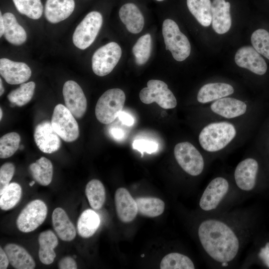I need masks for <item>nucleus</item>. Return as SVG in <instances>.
Listing matches in <instances>:
<instances>
[{"mask_svg": "<svg viewBox=\"0 0 269 269\" xmlns=\"http://www.w3.org/2000/svg\"><path fill=\"white\" fill-rule=\"evenodd\" d=\"M198 236L206 254L223 266L232 262L240 249V239L229 223L219 219L202 221L198 229Z\"/></svg>", "mask_w": 269, "mask_h": 269, "instance_id": "1", "label": "nucleus"}, {"mask_svg": "<svg viewBox=\"0 0 269 269\" xmlns=\"http://www.w3.org/2000/svg\"><path fill=\"white\" fill-rule=\"evenodd\" d=\"M236 130L227 122H214L204 127L200 132L198 140L205 150L214 152L227 146L235 138Z\"/></svg>", "mask_w": 269, "mask_h": 269, "instance_id": "2", "label": "nucleus"}, {"mask_svg": "<svg viewBox=\"0 0 269 269\" xmlns=\"http://www.w3.org/2000/svg\"><path fill=\"white\" fill-rule=\"evenodd\" d=\"M125 100V94L120 89H111L105 92L98 99L95 107L97 120L104 124L112 123L118 117Z\"/></svg>", "mask_w": 269, "mask_h": 269, "instance_id": "3", "label": "nucleus"}, {"mask_svg": "<svg viewBox=\"0 0 269 269\" xmlns=\"http://www.w3.org/2000/svg\"><path fill=\"white\" fill-rule=\"evenodd\" d=\"M162 31L166 50H169L177 61L186 59L190 54L191 46L177 23L172 19H165L162 24Z\"/></svg>", "mask_w": 269, "mask_h": 269, "instance_id": "4", "label": "nucleus"}, {"mask_svg": "<svg viewBox=\"0 0 269 269\" xmlns=\"http://www.w3.org/2000/svg\"><path fill=\"white\" fill-rule=\"evenodd\" d=\"M103 23L101 14L96 11L88 13L76 27L73 34V42L78 48L84 50L95 40Z\"/></svg>", "mask_w": 269, "mask_h": 269, "instance_id": "5", "label": "nucleus"}, {"mask_svg": "<svg viewBox=\"0 0 269 269\" xmlns=\"http://www.w3.org/2000/svg\"><path fill=\"white\" fill-rule=\"evenodd\" d=\"M140 101L145 104L156 102L164 109L174 108L177 100L173 93L168 89L167 85L158 80H150L147 87L141 90L139 94Z\"/></svg>", "mask_w": 269, "mask_h": 269, "instance_id": "6", "label": "nucleus"}, {"mask_svg": "<svg viewBox=\"0 0 269 269\" xmlns=\"http://www.w3.org/2000/svg\"><path fill=\"white\" fill-rule=\"evenodd\" d=\"M51 123L54 130L63 140L72 142L79 137V126L75 118L62 104L55 107Z\"/></svg>", "mask_w": 269, "mask_h": 269, "instance_id": "7", "label": "nucleus"}, {"mask_svg": "<svg viewBox=\"0 0 269 269\" xmlns=\"http://www.w3.org/2000/svg\"><path fill=\"white\" fill-rule=\"evenodd\" d=\"M174 155L178 164L188 174L196 176L202 172L204 167L203 157L190 142L185 141L176 144Z\"/></svg>", "mask_w": 269, "mask_h": 269, "instance_id": "8", "label": "nucleus"}, {"mask_svg": "<svg viewBox=\"0 0 269 269\" xmlns=\"http://www.w3.org/2000/svg\"><path fill=\"white\" fill-rule=\"evenodd\" d=\"M121 55V48L116 42H111L100 47L92 56L94 73L101 77L109 74L118 64Z\"/></svg>", "mask_w": 269, "mask_h": 269, "instance_id": "9", "label": "nucleus"}, {"mask_svg": "<svg viewBox=\"0 0 269 269\" xmlns=\"http://www.w3.org/2000/svg\"><path fill=\"white\" fill-rule=\"evenodd\" d=\"M47 207L42 200L35 199L29 202L21 210L16 219V226L23 233L33 231L45 221Z\"/></svg>", "mask_w": 269, "mask_h": 269, "instance_id": "10", "label": "nucleus"}, {"mask_svg": "<svg viewBox=\"0 0 269 269\" xmlns=\"http://www.w3.org/2000/svg\"><path fill=\"white\" fill-rule=\"evenodd\" d=\"M229 189L228 180L223 177L213 179L208 184L199 201V206L204 211L215 209L227 195Z\"/></svg>", "mask_w": 269, "mask_h": 269, "instance_id": "11", "label": "nucleus"}, {"mask_svg": "<svg viewBox=\"0 0 269 269\" xmlns=\"http://www.w3.org/2000/svg\"><path fill=\"white\" fill-rule=\"evenodd\" d=\"M63 96L66 107L76 119H80L85 115L87 102L81 87L72 80L66 81L63 87Z\"/></svg>", "mask_w": 269, "mask_h": 269, "instance_id": "12", "label": "nucleus"}, {"mask_svg": "<svg viewBox=\"0 0 269 269\" xmlns=\"http://www.w3.org/2000/svg\"><path fill=\"white\" fill-rule=\"evenodd\" d=\"M60 137L54 130L51 122L44 120L35 128L34 139L38 148L43 152L52 153L60 147Z\"/></svg>", "mask_w": 269, "mask_h": 269, "instance_id": "13", "label": "nucleus"}, {"mask_svg": "<svg viewBox=\"0 0 269 269\" xmlns=\"http://www.w3.org/2000/svg\"><path fill=\"white\" fill-rule=\"evenodd\" d=\"M235 61L239 67L247 69L257 75H264L267 70L265 60L252 46H245L239 49L235 56Z\"/></svg>", "mask_w": 269, "mask_h": 269, "instance_id": "14", "label": "nucleus"}, {"mask_svg": "<svg viewBox=\"0 0 269 269\" xmlns=\"http://www.w3.org/2000/svg\"><path fill=\"white\" fill-rule=\"evenodd\" d=\"M258 169V163L254 158H247L240 161L234 171L235 181L238 187L245 191L252 190L256 185Z\"/></svg>", "mask_w": 269, "mask_h": 269, "instance_id": "15", "label": "nucleus"}, {"mask_svg": "<svg viewBox=\"0 0 269 269\" xmlns=\"http://www.w3.org/2000/svg\"><path fill=\"white\" fill-rule=\"evenodd\" d=\"M0 74L8 84L17 85L27 81L31 71L25 63L3 58L0 59Z\"/></svg>", "mask_w": 269, "mask_h": 269, "instance_id": "16", "label": "nucleus"}, {"mask_svg": "<svg viewBox=\"0 0 269 269\" xmlns=\"http://www.w3.org/2000/svg\"><path fill=\"white\" fill-rule=\"evenodd\" d=\"M115 202L117 216L122 222L129 223L134 219L138 212L137 206L127 189L123 187L117 189Z\"/></svg>", "mask_w": 269, "mask_h": 269, "instance_id": "17", "label": "nucleus"}, {"mask_svg": "<svg viewBox=\"0 0 269 269\" xmlns=\"http://www.w3.org/2000/svg\"><path fill=\"white\" fill-rule=\"evenodd\" d=\"M214 113L227 119L241 116L247 111V104L239 99L224 97L214 101L210 106Z\"/></svg>", "mask_w": 269, "mask_h": 269, "instance_id": "18", "label": "nucleus"}, {"mask_svg": "<svg viewBox=\"0 0 269 269\" xmlns=\"http://www.w3.org/2000/svg\"><path fill=\"white\" fill-rule=\"evenodd\" d=\"M230 8V2L225 0H213L211 5V23L216 33L224 34L230 29L232 24Z\"/></svg>", "mask_w": 269, "mask_h": 269, "instance_id": "19", "label": "nucleus"}, {"mask_svg": "<svg viewBox=\"0 0 269 269\" xmlns=\"http://www.w3.org/2000/svg\"><path fill=\"white\" fill-rule=\"evenodd\" d=\"M75 8L74 0H47L44 14L46 19L56 23L67 18Z\"/></svg>", "mask_w": 269, "mask_h": 269, "instance_id": "20", "label": "nucleus"}, {"mask_svg": "<svg viewBox=\"0 0 269 269\" xmlns=\"http://www.w3.org/2000/svg\"><path fill=\"white\" fill-rule=\"evenodd\" d=\"M52 222L54 231L61 240L69 242L75 239L76 229L64 209L57 207L54 210Z\"/></svg>", "mask_w": 269, "mask_h": 269, "instance_id": "21", "label": "nucleus"}, {"mask_svg": "<svg viewBox=\"0 0 269 269\" xmlns=\"http://www.w3.org/2000/svg\"><path fill=\"white\" fill-rule=\"evenodd\" d=\"M4 251L6 253L10 264L16 269H33L35 262L22 247L13 243L6 244Z\"/></svg>", "mask_w": 269, "mask_h": 269, "instance_id": "22", "label": "nucleus"}, {"mask_svg": "<svg viewBox=\"0 0 269 269\" xmlns=\"http://www.w3.org/2000/svg\"><path fill=\"white\" fill-rule=\"evenodd\" d=\"M119 16L122 22L130 32L139 33L144 26L143 16L135 4L127 3L120 8Z\"/></svg>", "mask_w": 269, "mask_h": 269, "instance_id": "23", "label": "nucleus"}, {"mask_svg": "<svg viewBox=\"0 0 269 269\" xmlns=\"http://www.w3.org/2000/svg\"><path fill=\"white\" fill-rule=\"evenodd\" d=\"M231 85L221 82L210 83L203 85L199 90L197 99L201 103L205 104L227 97L234 93Z\"/></svg>", "mask_w": 269, "mask_h": 269, "instance_id": "24", "label": "nucleus"}, {"mask_svg": "<svg viewBox=\"0 0 269 269\" xmlns=\"http://www.w3.org/2000/svg\"><path fill=\"white\" fill-rule=\"evenodd\" d=\"M38 241L39 245L38 256L44 265L52 264L56 256L54 249L58 245V240L54 232L50 230L40 233Z\"/></svg>", "mask_w": 269, "mask_h": 269, "instance_id": "25", "label": "nucleus"}, {"mask_svg": "<svg viewBox=\"0 0 269 269\" xmlns=\"http://www.w3.org/2000/svg\"><path fill=\"white\" fill-rule=\"evenodd\" d=\"M4 32L3 36L10 43L19 45L26 40V33L22 26L17 21L15 16L10 12L3 14Z\"/></svg>", "mask_w": 269, "mask_h": 269, "instance_id": "26", "label": "nucleus"}, {"mask_svg": "<svg viewBox=\"0 0 269 269\" xmlns=\"http://www.w3.org/2000/svg\"><path fill=\"white\" fill-rule=\"evenodd\" d=\"M33 178L40 185L47 186L52 181L53 168L52 162L45 157H41L29 166Z\"/></svg>", "mask_w": 269, "mask_h": 269, "instance_id": "27", "label": "nucleus"}, {"mask_svg": "<svg viewBox=\"0 0 269 269\" xmlns=\"http://www.w3.org/2000/svg\"><path fill=\"white\" fill-rule=\"evenodd\" d=\"M100 223L98 214L92 209L84 211L79 216L77 223V232L83 238L92 237L98 230Z\"/></svg>", "mask_w": 269, "mask_h": 269, "instance_id": "28", "label": "nucleus"}, {"mask_svg": "<svg viewBox=\"0 0 269 269\" xmlns=\"http://www.w3.org/2000/svg\"><path fill=\"white\" fill-rule=\"evenodd\" d=\"M210 0H187L190 12L203 26H209L212 22Z\"/></svg>", "mask_w": 269, "mask_h": 269, "instance_id": "29", "label": "nucleus"}, {"mask_svg": "<svg viewBox=\"0 0 269 269\" xmlns=\"http://www.w3.org/2000/svg\"><path fill=\"white\" fill-rule=\"evenodd\" d=\"M135 200L138 212L143 216L153 218L160 215L164 212L165 203L158 198L141 197Z\"/></svg>", "mask_w": 269, "mask_h": 269, "instance_id": "30", "label": "nucleus"}, {"mask_svg": "<svg viewBox=\"0 0 269 269\" xmlns=\"http://www.w3.org/2000/svg\"><path fill=\"white\" fill-rule=\"evenodd\" d=\"M85 194L93 209L102 208L106 201V190L101 181L96 179L90 180L86 185Z\"/></svg>", "mask_w": 269, "mask_h": 269, "instance_id": "31", "label": "nucleus"}, {"mask_svg": "<svg viewBox=\"0 0 269 269\" xmlns=\"http://www.w3.org/2000/svg\"><path fill=\"white\" fill-rule=\"evenodd\" d=\"M0 195V209L4 211L9 210L19 202L22 196V189L18 183H10Z\"/></svg>", "mask_w": 269, "mask_h": 269, "instance_id": "32", "label": "nucleus"}, {"mask_svg": "<svg viewBox=\"0 0 269 269\" xmlns=\"http://www.w3.org/2000/svg\"><path fill=\"white\" fill-rule=\"evenodd\" d=\"M35 88V84L33 81L23 83L18 88L11 91L8 94L7 99L14 105L23 106L31 100Z\"/></svg>", "mask_w": 269, "mask_h": 269, "instance_id": "33", "label": "nucleus"}, {"mask_svg": "<svg viewBox=\"0 0 269 269\" xmlns=\"http://www.w3.org/2000/svg\"><path fill=\"white\" fill-rule=\"evenodd\" d=\"M161 269H194L192 261L187 256L178 253H171L165 255L162 259Z\"/></svg>", "mask_w": 269, "mask_h": 269, "instance_id": "34", "label": "nucleus"}, {"mask_svg": "<svg viewBox=\"0 0 269 269\" xmlns=\"http://www.w3.org/2000/svg\"><path fill=\"white\" fill-rule=\"evenodd\" d=\"M17 11L33 19H39L43 13L41 0H12Z\"/></svg>", "mask_w": 269, "mask_h": 269, "instance_id": "35", "label": "nucleus"}, {"mask_svg": "<svg viewBox=\"0 0 269 269\" xmlns=\"http://www.w3.org/2000/svg\"><path fill=\"white\" fill-rule=\"evenodd\" d=\"M151 49V38L149 34L141 36L134 45L132 51L137 64L142 65L148 60Z\"/></svg>", "mask_w": 269, "mask_h": 269, "instance_id": "36", "label": "nucleus"}, {"mask_svg": "<svg viewBox=\"0 0 269 269\" xmlns=\"http://www.w3.org/2000/svg\"><path fill=\"white\" fill-rule=\"evenodd\" d=\"M20 136L15 132H10L0 138V157L6 158L11 156L19 148Z\"/></svg>", "mask_w": 269, "mask_h": 269, "instance_id": "37", "label": "nucleus"}, {"mask_svg": "<svg viewBox=\"0 0 269 269\" xmlns=\"http://www.w3.org/2000/svg\"><path fill=\"white\" fill-rule=\"evenodd\" d=\"M253 47L269 60V32L264 29L255 31L251 36Z\"/></svg>", "mask_w": 269, "mask_h": 269, "instance_id": "38", "label": "nucleus"}, {"mask_svg": "<svg viewBox=\"0 0 269 269\" xmlns=\"http://www.w3.org/2000/svg\"><path fill=\"white\" fill-rule=\"evenodd\" d=\"M15 171L12 163L6 162L0 168V193L9 184Z\"/></svg>", "mask_w": 269, "mask_h": 269, "instance_id": "39", "label": "nucleus"}, {"mask_svg": "<svg viewBox=\"0 0 269 269\" xmlns=\"http://www.w3.org/2000/svg\"><path fill=\"white\" fill-rule=\"evenodd\" d=\"M133 148L137 150L143 155V152L148 154L156 152L158 147V144L153 141L145 139H135L133 143Z\"/></svg>", "mask_w": 269, "mask_h": 269, "instance_id": "40", "label": "nucleus"}, {"mask_svg": "<svg viewBox=\"0 0 269 269\" xmlns=\"http://www.w3.org/2000/svg\"><path fill=\"white\" fill-rule=\"evenodd\" d=\"M58 267L59 269H76L77 265L74 259L71 257L67 256L61 259L58 264Z\"/></svg>", "mask_w": 269, "mask_h": 269, "instance_id": "41", "label": "nucleus"}, {"mask_svg": "<svg viewBox=\"0 0 269 269\" xmlns=\"http://www.w3.org/2000/svg\"><path fill=\"white\" fill-rule=\"evenodd\" d=\"M258 256L263 263L269 268V242L260 249Z\"/></svg>", "mask_w": 269, "mask_h": 269, "instance_id": "42", "label": "nucleus"}, {"mask_svg": "<svg viewBox=\"0 0 269 269\" xmlns=\"http://www.w3.org/2000/svg\"><path fill=\"white\" fill-rule=\"evenodd\" d=\"M118 118L124 125L127 126H132L134 123L132 116L125 112L121 111L119 114Z\"/></svg>", "mask_w": 269, "mask_h": 269, "instance_id": "43", "label": "nucleus"}, {"mask_svg": "<svg viewBox=\"0 0 269 269\" xmlns=\"http://www.w3.org/2000/svg\"><path fill=\"white\" fill-rule=\"evenodd\" d=\"M9 263L8 257L4 250L1 247L0 248V269H7Z\"/></svg>", "mask_w": 269, "mask_h": 269, "instance_id": "44", "label": "nucleus"}, {"mask_svg": "<svg viewBox=\"0 0 269 269\" xmlns=\"http://www.w3.org/2000/svg\"><path fill=\"white\" fill-rule=\"evenodd\" d=\"M110 134L113 137L117 140L122 139L124 136V131L120 128H112L110 131Z\"/></svg>", "mask_w": 269, "mask_h": 269, "instance_id": "45", "label": "nucleus"}, {"mask_svg": "<svg viewBox=\"0 0 269 269\" xmlns=\"http://www.w3.org/2000/svg\"><path fill=\"white\" fill-rule=\"evenodd\" d=\"M4 23L1 12H0V36L1 37L4 32Z\"/></svg>", "mask_w": 269, "mask_h": 269, "instance_id": "46", "label": "nucleus"}, {"mask_svg": "<svg viewBox=\"0 0 269 269\" xmlns=\"http://www.w3.org/2000/svg\"><path fill=\"white\" fill-rule=\"evenodd\" d=\"M4 91V89L2 85V81L1 78H0V96H1Z\"/></svg>", "mask_w": 269, "mask_h": 269, "instance_id": "47", "label": "nucleus"}, {"mask_svg": "<svg viewBox=\"0 0 269 269\" xmlns=\"http://www.w3.org/2000/svg\"><path fill=\"white\" fill-rule=\"evenodd\" d=\"M2 117V110L1 108H0V120H1Z\"/></svg>", "mask_w": 269, "mask_h": 269, "instance_id": "48", "label": "nucleus"}, {"mask_svg": "<svg viewBox=\"0 0 269 269\" xmlns=\"http://www.w3.org/2000/svg\"><path fill=\"white\" fill-rule=\"evenodd\" d=\"M34 184H35V181H32L31 182H30L29 183V185L30 186H32Z\"/></svg>", "mask_w": 269, "mask_h": 269, "instance_id": "49", "label": "nucleus"}, {"mask_svg": "<svg viewBox=\"0 0 269 269\" xmlns=\"http://www.w3.org/2000/svg\"><path fill=\"white\" fill-rule=\"evenodd\" d=\"M156 0L159 1H162V0Z\"/></svg>", "mask_w": 269, "mask_h": 269, "instance_id": "50", "label": "nucleus"}]
</instances>
